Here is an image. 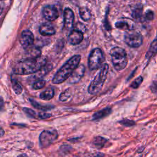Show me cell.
Here are the masks:
<instances>
[{"label":"cell","instance_id":"obj_1","mask_svg":"<svg viewBox=\"0 0 157 157\" xmlns=\"http://www.w3.org/2000/svg\"><path fill=\"white\" fill-rule=\"evenodd\" d=\"M46 63V58L42 56L34 59H27L18 63L14 68V72L18 75H28L36 73L44 66Z\"/></svg>","mask_w":157,"mask_h":157},{"label":"cell","instance_id":"obj_2","mask_svg":"<svg viewBox=\"0 0 157 157\" xmlns=\"http://www.w3.org/2000/svg\"><path fill=\"white\" fill-rule=\"evenodd\" d=\"M80 60L81 56L79 55H74L69 60L55 75L52 79L53 84H60L70 78L75 69L79 65Z\"/></svg>","mask_w":157,"mask_h":157},{"label":"cell","instance_id":"obj_3","mask_svg":"<svg viewBox=\"0 0 157 157\" xmlns=\"http://www.w3.org/2000/svg\"><path fill=\"white\" fill-rule=\"evenodd\" d=\"M108 71L109 65L108 64H104L101 66L95 79L92 80L88 88V92L90 94L96 95L99 91H101L108 76Z\"/></svg>","mask_w":157,"mask_h":157},{"label":"cell","instance_id":"obj_4","mask_svg":"<svg viewBox=\"0 0 157 157\" xmlns=\"http://www.w3.org/2000/svg\"><path fill=\"white\" fill-rule=\"evenodd\" d=\"M112 64L117 71H122L126 68L128 59L126 51L121 47H115L110 51Z\"/></svg>","mask_w":157,"mask_h":157},{"label":"cell","instance_id":"obj_5","mask_svg":"<svg viewBox=\"0 0 157 157\" xmlns=\"http://www.w3.org/2000/svg\"><path fill=\"white\" fill-rule=\"evenodd\" d=\"M104 61V56L102 51L99 48L92 50L89 58V68L90 70H96L102 66Z\"/></svg>","mask_w":157,"mask_h":157},{"label":"cell","instance_id":"obj_6","mask_svg":"<svg viewBox=\"0 0 157 157\" xmlns=\"http://www.w3.org/2000/svg\"><path fill=\"white\" fill-rule=\"evenodd\" d=\"M58 134L56 130H44L39 135V145L42 148H47L58 139Z\"/></svg>","mask_w":157,"mask_h":157},{"label":"cell","instance_id":"obj_7","mask_svg":"<svg viewBox=\"0 0 157 157\" xmlns=\"http://www.w3.org/2000/svg\"><path fill=\"white\" fill-rule=\"evenodd\" d=\"M124 41L131 47H139L143 42V37L141 33L133 30L128 31L124 36Z\"/></svg>","mask_w":157,"mask_h":157},{"label":"cell","instance_id":"obj_8","mask_svg":"<svg viewBox=\"0 0 157 157\" xmlns=\"http://www.w3.org/2000/svg\"><path fill=\"white\" fill-rule=\"evenodd\" d=\"M42 14L48 21H54L59 17V11L55 6L48 5L42 10Z\"/></svg>","mask_w":157,"mask_h":157},{"label":"cell","instance_id":"obj_9","mask_svg":"<svg viewBox=\"0 0 157 157\" xmlns=\"http://www.w3.org/2000/svg\"><path fill=\"white\" fill-rule=\"evenodd\" d=\"M34 40V38L32 32L30 30H25L21 34L20 42L25 49H28L33 44Z\"/></svg>","mask_w":157,"mask_h":157},{"label":"cell","instance_id":"obj_10","mask_svg":"<svg viewBox=\"0 0 157 157\" xmlns=\"http://www.w3.org/2000/svg\"><path fill=\"white\" fill-rule=\"evenodd\" d=\"M64 27L68 30L70 31L73 27L74 20V14L73 11L70 9L66 8L64 11Z\"/></svg>","mask_w":157,"mask_h":157},{"label":"cell","instance_id":"obj_11","mask_svg":"<svg viewBox=\"0 0 157 157\" xmlns=\"http://www.w3.org/2000/svg\"><path fill=\"white\" fill-rule=\"evenodd\" d=\"M115 27L120 30L130 31L134 30V23L133 20L129 18H123L116 22Z\"/></svg>","mask_w":157,"mask_h":157},{"label":"cell","instance_id":"obj_12","mask_svg":"<svg viewBox=\"0 0 157 157\" xmlns=\"http://www.w3.org/2000/svg\"><path fill=\"white\" fill-rule=\"evenodd\" d=\"M85 71V66L82 65H79L75 70L73 72L71 76L70 77V82L71 84H76L81 80L84 76Z\"/></svg>","mask_w":157,"mask_h":157},{"label":"cell","instance_id":"obj_13","mask_svg":"<svg viewBox=\"0 0 157 157\" xmlns=\"http://www.w3.org/2000/svg\"><path fill=\"white\" fill-rule=\"evenodd\" d=\"M84 35L81 31L74 30L71 31L68 37V41L72 45H77L83 41Z\"/></svg>","mask_w":157,"mask_h":157},{"label":"cell","instance_id":"obj_14","mask_svg":"<svg viewBox=\"0 0 157 157\" xmlns=\"http://www.w3.org/2000/svg\"><path fill=\"white\" fill-rule=\"evenodd\" d=\"M52 69V65L51 64H46L44 66L42 67L41 70L36 72L35 75L31 77V79H32V81H34V82L36 81L39 80L42 77L46 75L49 72H50Z\"/></svg>","mask_w":157,"mask_h":157},{"label":"cell","instance_id":"obj_15","mask_svg":"<svg viewBox=\"0 0 157 157\" xmlns=\"http://www.w3.org/2000/svg\"><path fill=\"white\" fill-rule=\"evenodd\" d=\"M112 113V108L110 107H107L101 110L94 113L92 115L93 120H98L103 119L106 117L109 116Z\"/></svg>","mask_w":157,"mask_h":157},{"label":"cell","instance_id":"obj_16","mask_svg":"<svg viewBox=\"0 0 157 157\" xmlns=\"http://www.w3.org/2000/svg\"><path fill=\"white\" fill-rule=\"evenodd\" d=\"M39 32L44 36H52L55 33L54 27L50 23H43L39 27Z\"/></svg>","mask_w":157,"mask_h":157},{"label":"cell","instance_id":"obj_17","mask_svg":"<svg viewBox=\"0 0 157 157\" xmlns=\"http://www.w3.org/2000/svg\"><path fill=\"white\" fill-rule=\"evenodd\" d=\"M108 142V139L102 136H96L93 138L92 141L93 146L98 149H101L104 147Z\"/></svg>","mask_w":157,"mask_h":157},{"label":"cell","instance_id":"obj_18","mask_svg":"<svg viewBox=\"0 0 157 157\" xmlns=\"http://www.w3.org/2000/svg\"><path fill=\"white\" fill-rule=\"evenodd\" d=\"M27 49V59H34L41 56V51L38 48L30 47Z\"/></svg>","mask_w":157,"mask_h":157},{"label":"cell","instance_id":"obj_19","mask_svg":"<svg viewBox=\"0 0 157 157\" xmlns=\"http://www.w3.org/2000/svg\"><path fill=\"white\" fill-rule=\"evenodd\" d=\"M30 101L31 105H32L34 108L43 111H47L52 110V109L55 108V106L52 105H41L33 99H30Z\"/></svg>","mask_w":157,"mask_h":157},{"label":"cell","instance_id":"obj_20","mask_svg":"<svg viewBox=\"0 0 157 157\" xmlns=\"http://www.w3.org/2000/svg\"><path fill=\"white\" fill-rule=\"evenodd\" d=\"M79 15L82 19L85 22L90 20L92 17L91 12L90 9L87 7H82L80 8Z\"/></svg>","mask_w":157,"mask_h":157},{"label":"cell","instance_id":"obj_21","mask_svg":"<svg viewBox=\"0 0 157 157\" xmlns=\"http://www.w3.org/2000/svg\"><path fill=\"white\" fill-rule=\"evenodd\" d=\"M157 52V36H156L155 39L152 42L151 45H150L148 51L146 54V58H152L153 55L156 54Z\"/></svg>","mask_w":157,"mask_h":157},{"label":"cell","instance_id":"obj_22","mask_svg":"<svg viewBox=\"0 0 157 157\" xmlns=\"http://www.w3.org/2000/svg\"><path fill=\"white\" fill-rule=\"evenodd\" d=\"M54 94H55L54 90L52 89V88H50V89H46L45 91L42 92L40 94V98L43 100L48 101V100H50L53 98V97L54 96Z\"/></svg>","mask_w":157,"mask_h":157},{"label":"cell","instance_id":"obj_23","mask_svg":"<svg viewBox=\"0 0 157 157\" xmlns=\"http://www.w3.org/2000/svg\"><path fill=\"white\" fill-rule=\"evenodd\" d=\"M142 8L137 7L132 11V16L136 20H140L142 16Z\"/></svg>","mask_w":157,"mask_h":157},{"label":"cell","instance_id":"obj_24","mask_svg":"<svg viewBox=\"0 0 157 157\" xmlns=\"http://www.w3.org/2000/svg\"><path fill=\"white\" fill-rule=\"evenodd\" d=\"M12 89H13L14 91L17 95H20V94H21L23 92V89L20 84L18 83L17 81L15 80H12Z\"/></svg>","mask_w":157,"mask_h":157},{"label":"cell","instance_id":"obj_25","mask_svg":"<svg viewBox=\"0 0 157 157\" xmlns=\"http://www.w3.org/2000/svg\"><path fill=\"white\" fill-rule=\"evenodd\" d=\"M119 123L125 127H131L136 125V122L134 121L130 120L128 118L122 119L120 121H119Z\"/></svg>","mask_w":157,"mask_h":157},{"label":"cell","instance_id":"obj_26","mask_svg":"<svg viewBox=\"0 0 157 157\" xmlns=\"http://www.w3.org/2000/svg\"><path fill=\"white\" fill-rule=\"evenodd\" d=\"M142 81H143L142 77L141 76L138 77L133 82H132V84L130 85V87L133 88L134 89H136L141 85V84L142 83Z\"/></svg>","mask_w":157,"mask_h":157},{"label":"cell","instance_id":"obj_27","mask_svg":"<svg viewBox=\"0 0 157 157\" xmlns=\"http://www.w3.org/2000/svg\"><path fill=\"white\" fill-rule=\"evenodd\" d=\"M70 96H71V93L69 91V90H67L60 94V95L59 96V99L62 102H65L67 100L70 98Z\"/></svg>","mask_w":157,"mask_h":157},{"label":"cell","instance_id":"obj_28","mask_svg":"<svg viewBox=\"0 0 157 157\" xmlns=\"http://www.w3.org/2000/svg\"><path fill=\"white\" fill-rule=\"evenodd\" d=\"M23 111L28 116L31 118H37V114L34 110L28 108H23Z\"/></svg>","mask_w":157,"mask_h":157},{"label":"cell","instance_id":"obj_29","mask_svg":"<svg viewBox=\"0 0 157 157\" xmlns=\"http://www.w3.org/2000/svg\"><path fill=\"white\" fill-rule=\"evenodd\" d=\"M46 85V81L43 80H39L38 81H36L33 84V88L35 90H39L45 86Z\"/></svg>","mask_w":157,"mask_h":157},{"label":"cell","instance_id":"obj_30","mask_svg":"<svg viewBox=\"0 0 157 157\" xmlns=\"http://www.w3.org/2000/svg\"><path fill=\"white\" fill-rule=\"evenodd\" d=\"M154 17H155L154 12L151 10L147 11L146 12L145 15H144V18H145L146 20H149V21L153 20Z\"/></svg>","mask_w":157,"mask_h":157},{"label":"cell","instance_id":"obj_31","mask_svg":"<svg viewBox=\"0 0 157 157\" xmlns=\"http://www.w3.org/2000/svg\"><path fill=\"white\" fill-rule=\"evenodd\" d=\"M73 149L72 147L70 145H63L60 147V152H62V153H63L65 154H66L69 152H70L71 151V150Z\"/></svg>","mask_w":157,"mask_h":157},{"label":"cell","instance_id":"obj_32","mask_svg":"<svg viewBox=\"0 0 157 157\" xmlns=\"http://www.w3.org/2000/svg\"><path fill=\"white\" fill-rule=\"evenodd\" d=\"M52 117V114L46 112H39L37 114V118L39 119H46Z\"/></svg>","mask_w":157,"mask_h":157},{"label":"cell","instance_id":"obj_33","mask_svg":"<svg viewBox=\"0 0 157 157\" xmlns=\"http://www.w3.org/2000/svg\"><path fill=\"white\" fill-rule=\"evenodd\" d=\"M150 89L153 93L157 94V82H153L152 85H150Z\"/></svg>","mask_w":157,"mask_h":157},{"label":"cell","instance_id":"obj_34","mask_svg":"<svg viewBox=\"0 0 157 157\" xmlns=\"http://www.w3.org/2000/svg\"><path fill=\"white\" fill-rule=\"evenodd\" d=\"M104 154L101 153V152H95L93 153L92 154H91L90 156H87V157H104Z\"/></svg>","mask_w":157,"mask_h":157},{"label":"cell","instance_id":"obj_35","mask_svg":"<svg viewBox=\"0 0 157 157\" xmlns=\"http://www.w3.org/2000/svg\"><path fill=\"white\" fill-rule=\"evenodd\" d=\"M4 108V102L3 99L0 97V112L2 111Z\"/></svg>","mask_w":157,"mask_h":157},{"label":"cell","instance_id":"obj_36","mask_svg":"<svg viewBox=\"0 0 157 157\" xmlns=\"http://www.w3.org/2000/svg\"><path fill=\"white\" fill-rule=\"evenodd\" d=\"M80 139V137H76V138H71V139H68V141L71 142L73 143H76V142L79 141V139Z\"/></svg>","mask_w":157,"mask_h":157},{"label":"cell","instance_id":"obj_37","mask_svg":"<svg viewBox=\"0 0 157 157\" xmlns=\"http://www.w3.org/2000/svg\"><path fill=\"white\" fill-rule=\"evenodd\" d=\"M4 134V131L1 127H0V137L3 136Z\"/></svg>","mask_w":157,"mask_h":157},{"label":"cell","instance_id":"obj_38","mask_svg":"<svg viewBox=\"0 0 157 157\" xmlns=\"http://www.w3.org/2000/svg\"><path fill=\"white\" fill-rule=\"evenodd\" d=\"M17 157H28V156L25 153H22V154H20L19 155H18Z\"/></svg>","mask_w":157,"mask_h":157},{"label":"cell","instance_id":"obj_39","mask_svg":"<svg viewBox=\"0 0 157 157\" xmlns=\"http://www.w3.org/2000/svg\"><path fill=\"white\" fill-rule=\"evenodd\" d=\"M2 12H3V7H2L1 4H0V15L2 14Z\"/></svg>","mask_w":157,"mask_h":157}]
</instances>
